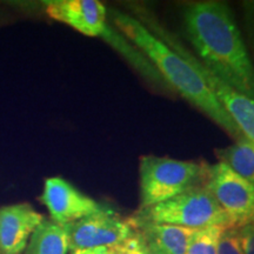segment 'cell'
<instances>
[{
    "label": "cell",
    "instance_id": "1",
    "mask_svg": "<svg viewBox=\"0 0 254 254\" xmlns=\"http://www.w3.org/2000/svg\"><path fill=\"white\" fill-rule=\"evenodd\" d=\"M184 27L198 58L225 84L254 100V65L233 13L220 1L187 5Z\"/></svg>",
    "mask_w": 254,
    "mask_h": 254
},
{
    "label": "cell",
    "instance_id": "2",
    "mask_svg": "<svg viewBox=\"0 0 254 254\" xmlns=\"http://www.w3.org/2000/svg\"><path fill=\"white\" fill-rule=\"evenodd\" d=\"M111 18L117 30L146 57L165 82L231 136L237 140L244 139L206 81L185 58L152 33L138 18L114 9Z\"/></svg>",
    "mask_w": 254,
    "mask_h": 254
},
{
    "label": "cell",
    "instance_id": "3",
    "mask_svg": "<svg viewBox=\"0 0 254 254\" xmlns=\"http://www.w3.org/2000/svg\"><path fill=\"white\" fill-rule=\"evenodd\" d=\"M207 171V165L196 161L142 155L139 163V211L167 201L190 187L204 184Z\"/></svg>",
    "mask_w": 254,
    "mask_h": 254
},
{
    "label": "cell",
    "instance_id": "4",
    "mask_svg": "<svg viewBox=\"0 0 254 254\" xmlns=\"http://www.w3.org/2000/svg\"><path fill=\"white\" fill-rule=\"evenodd\" d=\"M134 222L167 224L187 228L222 226L233 228L228 217L204 184L193 186L167 201L139 211Z\"/></svg>",
    "mask_w": 254,
    "mask_h": 254
},
{
    "label": "cell",
    "instance_id": "5",
    "mask_svg": "<svg viewBox=\"0 0 254 254\" xmlns=\"http://www.w3.org/2000/svg\"><path fill=\"white\" fill-rule=\"evenodd\" d=\"M139 17H140L139 20L152 33L160 38L164 43H166L171 49L179 53L183 58H185L194 67L195 71L201 75V78L211 88V91L213 92L214 97L226 111L232 122L236 124L241 135L254 144V100L234 90L230 85L225 84L218 77H215L198 57L193 55L176 37H173L170 32H167L161 25H159L158 21L154 20L152 15L146 13V12H140Z\"/></svg>",
    "mask_w": 254,
    "mask_h": 254
},
{
    "label": "cell",
    "instance_id": "6",
    "mask_svg": "<svg viewBox=\"0 0 254 254\" xmlns=\"http://www.w3.org/2000/svg\"><path fill=\"white\" fill-rule=\"evenodd\" d=\"M205 186L230 219L233 228H239L254 219V185L226 164L208 166Z\"/></svg>",
    "mask_w": 254,
    "mask_h": 254
},
{
    "label": "cell",
    "instance_id": "7",
    "mask_svg": "<svg viewBox=\"0 0 254 254\" xmlns=\"http://www.w3.org/2000/svg\"><path fill=\"white\" fill-rule=\"evenodd\" d=\"M69 251L95 247H111L129 237L135 227L125 219L105 207L97 213L68 225Z\"/></svg>",
    "mask_w": 254,
    "mask_h": 254
},
{
    "label": "cell",
    "instance_id": "8",
    "mask_svg": "<svg viewBox=\"0 0 254 254\" xmlns=\"http://www.w3.org/2000/svg\"><path fill=\"white\" fill-rule=\"evenodd\" d=\"M40 201L49 211L51 220L63 225L73 224L105 207L60 177L45 180Z\"/></svg>",
    "mask_w": 254,
    "mask_h": 254
},
{
    "label": "cell",
    "instance_id": "9",
    "mask_svg": "<svg viewBox=\"0 0 254 254\" xmlns=\"http://www.w3.org/2000/svg\"><path fill=\"white\" fill-rule=\"evenodd\" d=\"M49 17L87 37H100L109 28L107 8L98 0H51L45 2Z\"/></svg>",
    "mask_w": 254,
    "mask_h": 254
},
{
    "label": "cell",
    "instance_id": "10",
    "mask_svg": "<svg viewBox=\"0 0 254 254\" xmlns=\"http://www.w3.org/2000/svg\"><path fill=\"white\" fill-rule=\"evenodd\" d=\"M44 215L30 204H14L0 208V254H23Z\"/></svg>",
    "mask_w": 254,
    "mask_h": 254
},
{
    "label": "cell",
    "instance_id": "11",
    "mask_svg": "<svg viewBox=\"0 0 254 254\" xmlns=\"http://www.w3.org/2000/svg\"><path fill=\"white\" fill-rule=\"evenodd\" d=\"M132 224L141 232L151 252L158 254H186L190 241L195 232L194 228L176 225L134 221Z\"/></svg>",
    "mask_w": 254,
    "mask_h": 254
},
{
    "label": "cell",
    "instance_id": "12",
    "mask_svg": "<svg viewBox=\"0 0 254 254\" xmlns=\"http://www.w3.org/2000/svg\"><path fill=\"white\" fill-rule=\"evenodd\" d=\"M68 251V225L44 219L32 233L24 254H67Z\"/></svg>",
    "mask_w": 254,
    "mask_h": 254
},
{
    "label": "cell",
    "instance_id": "13",
    "mask_svg": "<svg viewBox=\"0 0 254 254\" xmlns=\"http://www.w3.org/2000/svg\"><path fill=\"white\" fill-rule=\"evenodd\" d=\"M219 161L226 164L247 182L254 185V144L247 139L237 140L230 147L215 151Z\"/></svg>",
    "mask_w": 254,
    "mask_h": 254
},
{
    "label": "cell",
    "instance_id": "14",
    "mask_svg": "<svg viewBox=\"0 0 254 254\" xmlns=\"http://www.w3.org/2000/svg\"><path fill=\"white\" fill-rule=\"evenodd\" d=\"M226 227L209 226L195 230L186 254H217L218 243Z\"/></svg>",
    "mask_w": 254,
    "mask_h": 254
},
{
    "label": "cell",
    "instance_id": "15",
    "mask_svg": "<svg viewBox=\"0 0 254 254\" xmlns=\"http://www.w3.org/2000/svg\"><path fill=\"white\" fill-rule=\"evenodd\" d=\"M107 249H109V254H151V250L144 236L136 228L126 239Z\"/></svg>",
    "mask_w": 254,
    "mask_h": 254
},
{
    "label": "cell",
    "instance_id": "16",
    "mask_svg": "<svg viewBox=\"0 0 254 254\" xmlns=\"http://www.w3.org/2000/svg\"><path fill=\"white\" fill-rule=\"evenodd\" d=\"M217 254H244L238 228H226L218 243Z\"/></svg>",
    "mask_w": 254,
    "mask_h": 254
},
{
    "label": "cell",
    "instance_id": "17",
    "mask_svg": "<svg viewBox=\"0 0 254 254\" xmlns=\"http://www.w3.org/2000/svg\"><path fill=\"white\" fill-rule=\"evenodd\" d=\"M238 234L244 254H254V219L238 228Z\"/></svg>",
    "mask_w": 254,
    "mask_h": 254
},
{
    "label": "cell",
    "instance_id": "18",
    "mask_svg": "<svg viewBox=\"0 0 254 254\" xmlns=\"http://www.w3.org/2000/svg\"><path fill=\"white\" fill-rule=\"evenodd\" d=\"M71 254H109L107 247H95V249H82L71 251Z\"/></svg>",
    "mask_w": 254,
    "mask_h": 254
},
{
    "label": "cell",
    "instance_id": "19",
    "mask_svg": "<svg viewBox=\"0 0 254 254\" xmlns=\"http://www.w3.org/2000/svg\"><path fill=\"white\" fill-rule=\"evenodd\" d=\"M151 254H158V253H153V252H151Z\"/></svg>",
    "mask_w": 254,
    "mask_h": 254
}]
</instances>
